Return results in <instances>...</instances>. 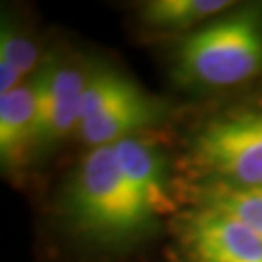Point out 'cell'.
Masks as SVG:
<instances>
[{"label": "cell", "mask_w": 262, "mask_h": 262, "mask_svg": "<svg viewBox=\"0 0 262 262\" xmlns=\"http://www.w3.org/2000/svg\"><path fill=\"white\" fill-rule=\"evenodd\" d=\"M176 77L204 89L240 85L262 72V15L245 9L213 20L177 46Z\"/></svg>", "instance_id": "cell-2"}, {"label": "cell", "mask_w": 262, "mask_h": 262, "mask_svg": "<svg viewBox=\"0 0 262 262\" xmlns=\"http://www.w3.org/2000/svg\"><path fill=\"white\" fill-rule=\"evenodd\" d=\"M61 211L70 228L99 245H128L157 218L119 170L113 146L91 148L68 181Z\"/></svg>", "instance_id": "cell-1"}, {"label": "cell", "mask_w": 262, "mask_h": 262, "mask_svg": "<svg viewBox=\"0 0 262 262\" xmlns=\"http://www.w3.org/2000/svg\"><path fill=\"white\" fill-rule=\"evenodd\" d=\"M189 160L211 182L262 186V111L223 114L208 121L191 141Z\"/></svg>", "instance_id": "cell-3"}, {"label": "cell", "mask_w": 262, "mask_h": 262, "mask_svg": "<svg viewBox=\"0 0 262 262\" xmlns=\"http://www.w3.org/2000/svg\"><path fill=\"white\" fill-rule=\"evenodd\" d=\"M138 89V83L113 68H99L96 72H91L78 104V124Z\"/></svg>", "instance_id": "cell-12"}, {"label": "cell", "mask_w": 262, "mask_h": 262, "mask_svg": "<svg viewBox=\"0 0 262 262\" xmlns=\"http://www.w3.org/2000/svg\"><path fill=\"white\" fill-rule=\"evenodd\" d=\"M111 146L119 170L151 213L159 216L172 211L174 201L169 189L165 157L160 154L154 141L135 135Z\"/></svg>", "instance_id": "cell-6"}, {"label": "cell", "mask_w": 262, "mask_h": 262, "mask_svg": "<svg viewBox=\"0 0 262 262\" xmlns=\"http://www.w3.org/2000/svg\"><path fill=\"white\" fill-rule=\"evenodd\" d=\"M164 116V104L140 87L138 91L113 102L96 116L80 123L77 126V133L87 146L97 148L138 135L141 129L159 123Z\"/></svg>", "instance_id": "cell-7"}, {"label": "cell", "mask_w": 262, "mask_h": 262, "mask_svg": "<svg viewBox=\"0 0 262 262\" xmlns=\"http://www.w3.org/2000/svg\"><path fill=\"white\" fill-rule=\"evenodd\" d=\"M38 65V48L14 24L2 20L0 31V94L20 85V78Z\"/></svg>", "instance_id": "cell-11"}, {"label": "cell", "mask_w": 262, "mask_h": 262, "mask_svg": "<svg viewBox=\"0 0 262 262\" xmlns=\"http://www.w3.org/2000/svg\"><path fill=\"white\" fill-rule=\"evenodd\" d=\"M87 77L80 67L58 56L41 61L33 78L38 101L34 150L48 151L77 131L78 104Z\"/></svg>", "instance_id": "cell-5"}, {"label": "cell", "mask_w": 262, "mask_h": 262, "mask_svg": "<svg viewBox=\"0 0 262 262\" xmlns=\"http://www.w3.org/2000/svg\"><path fill=\"white\" fill-rule=\"evenodd\" d=\"M196 204L228 211L262 238V186L237 187L222 182H206L194 189Z\"/></svg>", "instance_id": "cell-10"}, {"label": "cell", "mask_w": 262, "mask_h": 262, "mask_svg": "<svg viewBox=\"0 0 262 262\" xmlns=\"http://www.w3.org/2000/svg\"><path fill=\"white\" fill-rule=\"evenodd\" d=\"M36 111L34 80L0 96V160L5 170L17 169L34 154Z\"/></svg>", "instance_id": "cell-8"}, {"label": "cell", "mask_w": 262, "mask_h": 262, "mask_svg": "<svg viewBox=\"0 0 262 262\" xmlns=\"http://www.w3.org/2000/svg\"><path fill=\"white\" fill-rule=\"evenodd\" d=\"M227 0H151L141 5L140 17L145 24L159 29H189L230 9Z\"/></svg>", "instance_id": "cell-9"}, {"label": "cell", "mask_w": 262, "mask_h": 262, "mask_svg": "<svg viewBox=\"0 0 262 262\" xmlns=\"http://www.w3.org/2000/svg\"><path fill=\"white\" fill-rule=\"evenodd\" d=\"M176 237L187 262H262V238L218 208L186 209L176 220Z\"/></svg>", "instance_id": "cell-4"}]
</instances>
